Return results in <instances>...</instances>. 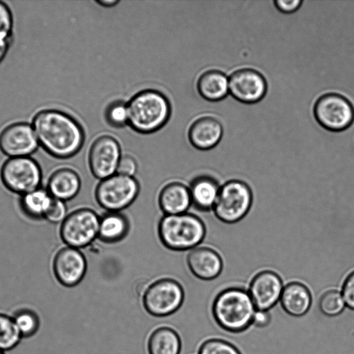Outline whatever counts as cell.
Segmentation results:
<instances>
[{
  "mask_svg": "<svg viewBox=\"0 0 354 354\" xmlns=\"http://www.w3.org/2000/svg\"><path fill=\"white\" fill-rule=\"evenodd\" d=\"M106 120L114 127H122L129 122L127 104L122 101L111 103L106 109Z\"/></svg>",
  "mask_w": 354,
  "mask_h": 354,
  "instance_id": "obj_29",
  "label": "cell"
},
{
  "mask_svg": "<svg viewBox=\"0 0 354 354\" xmlns=\"http://www.w3.org/2000/svg\"><path fill=\"white\" fill-rule=\"evenodd\" d=\"M252 203L250 187L239 180H231L221 187L213 207L215 216L226 223L241 220L249 212Z\"/></svg>",
  "mask_w": 354,
  "mask_h": 354,
  "instance_id": "obj_5",
  "label": "cell"
},
{
  "mask_svg": "<svg viewBox=\"0 0 354 354\" xmlns=\"http://www.w3.org/2000/svg\"><path fill=\"white\" fill-rule=\"evenodd\" d=\"M198 354H240L230 343L217 338L205 340L199 347Z\"/></svg>",
  "mask_w": 354,
  "mask_h": 354,
  "instance_id": "obj_30",
  "label": "cell"
},
{
  "mask_svg": "<svg viewBox=\"0 0 354 354\" xmlns=\"http://www.w3.org/2000/svg\"><path fill=\"white\" fill-rule=\"evenodd\" d=\"M0 354H5L3 351L0 350Z\"/></svg>",
  "mask_w": 354,
  "mask_h": 354,
  "instance_id": "obj_39",
  "label": "cell"
},
{
  "mask_svg": "<svg viewBox=\"0 0 354 354\" xmlns=\"http://www.w3.org/2000/svg\"><path fill=\"white\" fill-rule=\"evenodd\" d=\"M67 207L65 201L53 198L44 218L50 223H62L67 216Z\"/></svg>",
  "mask_w": 354,
  "mask_h": 354,
  "instance_id": "obj_31",
  "label": "cell"
},
{
  "mask_svg": "<svg viewBox=\"0 0 354 354\" xmlns=\"http://www.w3.org/2000/svg\"><path fill=\"white\" fill-rule=\"evenodd\" d=\"M275 7L283 13L289 14L295 12L299 9L302 1L300 0H275Z\"/></svg>",
  "mask_w": 354,
  "mask_h": 354,
  "instance_id": "obj_35",
  "label": "cell"
},
{
  "mask_svg": "<svg viewBox=\"0 0 354 354\" xmlns=\"http://www.w3.org/2000/svg\"><path fill=\"white\" fill-rule=\"evenodd\" d=\"M229 93L236 100L254 104L261 100L267 91V82L259 71L250 68L234 71L228 78Z\"/></svg>",
  "mask_w": 354,
  "mask_h": 354,
  "instance_id": "obj_12",
  "label": "cell"
},
{
  "mask_svg": "<svg viewBox=\"0 0 354 354\" xmlns=\"http://www.w3.org/2000/svg\"><path fill=\"white\" fill-rule=\"evenodd\" d=\"M139 190V183L134 177L116 173L100 180L95 189V198L108 212H119L135 201Z\"/></svg>",
  "mask_w": 354,
  "mask_h": 354,
  "instance_id": "obj_6",
  "label": "cell"
},
{
  "mask_svg": "<svg viewBox=\"0 0 354 354\" xmlns=\"http://www.w3.org/2000/svg\"><path fill=\"white\" fill-rule=\"evenodd\" d=\"M86 260L77 248L66 246L59 249L53 261V270L57 280L64 286L73 287L84 278Z\"/></svg>",
  "mask_w": 354,
  "mask_h": 354,
  "instance_id": "obj_13",
  "label": "cell"
},
{
  "mask_svg": "<svg viewBox=\"0 0 354 354\" xmlns=\"http://www.w3.org/2000/svg\"><path fill=\"white\" fill-rule=\"evenodd\" d=\"M147 348L149 354H179L181 348L180 338L173 328L159 327L151 333Z\"/></svg>",
  "mask_w": 354,
  "mask_h": 354,
  "instance_id": "obj_24",
  "label": "cell"
},
{
  "mask_svg": "<svg viewBox=\"0 0 354 354\" xmlns=\"http://www.w3.org/2000/svg\"><path fill=\"white\" fill-rule=\"evenodd\" d=\"M190 271L197 278L212 280L221 272L223 261L214 250L207 247H197L192 249L187 257Z\"/></svg>",
  "mask_w": 354,
  "mask_h": 354,
  "instance_id": "obj_16",
  "label": "cell"
},
{
  "mask_svg": "<svg viewBox=\"0 0 354 354\" xmlns=\"http://www.w3.org/2000/svg\"><path fill=\"white\" fill-rule=\"evenodd\" d=\"M270 317L268 310H256L252 324L257 327H264L270 322Z\"/></svg>",
  "mask_w": 354,
  "mask_h": 354,
  "instance_id": "obj_36",
  "label": "cell"
},
{
  "mask_svg": "<svg viewBox=\"0 0 354 354\" xmlns=\"http://www.w3.org/2000/svg\"><path fill=\"white\" fill-rule=\"evenodd\" d=\"M184 296V290L178 282L172 279H160L146 288L142 304L150 315L165 317L180 308Z\"/></svg>",
  "mask_w": 354,
  "mask_h": 354,
  "instance_id": "obj_9",
  "label": "cell"
},
{
  "mask_svg": "<svg viewBox=\"0 0 354 354\" xmlns=\"http://www.w3.org/2000/svg\"><path fill=\"white\" fill-rule=\"evenodd\" d=\"M197 89L199 94L208 101L221 100L229 92L228 78L220 71H207L199 77Z\"/></svg>",
  "mask_w": 354,
  "mask_h": 354,
  "instance_id": "obj_22",
  "label": "cell"
},
{
  "mask_svg": "<svg viewBox=\"0 0 354 354\" xmlns=\"http://www.w3.org/2000/svg\"><path fill=\"white\" fill-rule=\"evenodd\" d=\"M256 310L248 291L241 287L223 290L215 297L211 306L216 323L231 332L246 328L252 323Z\"/></svg>",
  "mask_w": 354,
  "mask_h": 354,
  "instance_id": "obj_2",
  "label": "cell"
},
{
  "mask_svg": "<svg viewBox=\"0 0 354 354\" xmlns=\"http://www.w3.org/2000/svg\"><path fill=\"white\" fill-rule=\"evenodd\" d=\"M137 169L138 165L134 158L130 155H124L119 160L116 173L133 177Z\"/></svg>",
  "mask_w": 354,
  "mask_h": 354,
  "instance_id": "obj_34",
  "label": "cell"
},
{
  "mask_svg": "<svg viewBox=\"0 0 354 354\" xmlns=\"http://www.w3.org/2000/svg\"><path fill=\"white\" fill-rule=\"evenodd\" d=\"M80 187L78 173L70 167H60L50 175L46 189L53 198L66 201L73 198Z\"/></svg>",
  "mask_w": 354,
  "mask_h": 354,
  "instance_id": "obj_18",
  "label": "cell"
},
{
  "mask_svg": "<svg viewBox=\"0 0 354 354\" xmlns=\"http://www.w3.org/2000/svg\"><path fill=\"white\" fill-rule=\"evenodd\" d=\"M12 317L22 338L33 336L39 328V318L31 310L26 308L19 310Z\"/></svg>",
  "mask_w": 354,
  "mask_h": 354,
  "instance_id": "obj_27",
  "label": "cell"
},
{
  "mask_svg": "<svg viewBox=\"0 0 354 354\" xmlns=\"http://www.w3.org/2000/svg\"><path fill=\"white\" fill-rule=\"evenodd\" d=\"M279 302L287 313L299 317L309 310L312 296L308 287L303 283L290 281L283 286Z\"/></svg>",
  "mask_w": 354,
  "mask_h": 354,
  "instance_id": "obj_20",
  "label": "cell"
},
{
  "mask_svg": "<svg viewBox=\"0 0 354 354\" xmlns=\"http://www.w3.org/2000/svg\"><path fill=\"white\" fill-rule=\"evenodd\" d=\"M32 125L39 145L54 157H71L82 146L84 133L82 127L64 112L43 110L35 116Z\"/></svg>",
  "mask_w": 354,
  "mask_h": 354,
  "instance_id": "obj_1",
  "label": "cell"
},
{
  "mask_svg": "<svg viewBox=\"0 0 354 354\" xmlns=\"http://www.w3.org/2000/svg\"><path fill=\"white\" fill-rule=\"evenodd\" d=\"M319 307L323 314L329 317L340 314L346 307L341 290L330 289L323 292L319 299Z\"/></svg>",
  "mask_w": 354,
  "mask_h": 354,
  "instance_id": "obj_28",
  "label": "cell"
},
{
  "mask_svg": "<svg viewBox=\"0 0 354 354\" xmlns=\"http://www.w3.org/2000/svg\"><path fill=\"white\" fill-rule=\"evenodd\" d=\"M129 230L127 218L119 212H108L100 218L98 238L112 243L124 239Z\"/></svg>",
  "mask_w": 354,
  "mask_h": 354,
  "instance_id": "obj_23",
  "label": "cell"
},
{
  "mask_svg": "<svg viewBox=\"0 0 354 354\" xmlns=\"http://www.w3.org/2000/svg\"><path fill=\"white\" fill-rule=\"evenodd\" d=\"M283 288V281L276 272L264 270L252 279L248 291L257 310H268L279 301Z\"/></svg>",
  "mask_w": 354,
  "mask_h": 354,
  "instance_id": "obj_15",
  "label": "cell"
},
{
  "mask_svg": "<svg viewBox=\"0 0 354 354\" xmlns=\"http://www.w3.org/2000/svg\"><path fill=\"white\" fill-rule=\"evenodd\" d=\"M96 2L104 7H111L117 4L118 0H97Z\"/></svg>",
  "mask_w": 354,
  "mask_h": 354,
  "instance_id": "obj_38",
  "label": "cell"
},
{
  "mask_svg": "<svg viewBox=\"0 0 354 354\" xmlns=\"http://www.w3.org/2000/svg\"><path fill=\"white\" fill-rule=\"evenodd\" d=\"M100 217L88 208H80L69 213L60 227V236L69 247L82 248L98 236Z\"/></svg>",
  "mask_w": 354,
  "mask_h": 354,
  "instance_id": "obj_10",
  "label": "cell"
},
{
  "mask_svg": "<svg viewBox=\"0 0 354 354\" xmlns=\"http://www.w3.org/2000/svg\"><path fill=\"white\" fill-rule=\"evenodd\" d=\"M341 292L346 306L354 309V271L351 272L344 281Z\"/></svg>",
  "mask_w": 354,
  "mask_h": 354,
  "instance_id": "obj_33",
  "label": "cell"
},
{
  "mask_svg": "<svg viewBox=\"0 0 354 354\" xmlns=\"http://www.w3.org/2000/svg\"><path fill=\"white\" fill-rule=\"evenodd\" d=\"M38 145L35 133L28 123L10 124L0 134V149L10 158L28 156L36 151Z\"/></svg>",
  "mask_w": 354,
  "mask_h": 354,
  "instance_id": "obj_14",
  "label": "cell"
},
{
  "mask_svg": "<svg viewBox=\"0 0 354 354\" xmlns=\"http://www.w3.org/2000/svg\"><path fill=\"white\" fill-rule=\"evenodd\" d=\"M313 114L318 124L330 131H342L354 120V109L349 100L341 94L328 93L315 102Z\"/></svg>",
  "mask_w": 354,
  "mask_h": 354,
  "instance_id": "obj_8",
  "label": "cell"
},
{
  "mask_svg": "<svg viewBox=\"0 0 354 354\" xmlns=\"http://www.w3.org/2000/svg\"><path fill=\"white\" fill-rule=\"evenodd\" d=\"M129 124L136 131L149 133L160 129L168 120L171 108L169 100L156 90H144L127 104Z\"/></svg>",
  "mask_w": 354,
  "mask_h": 354,
  "instance_id": "obj_3",
  "label": "cell"
},
{
  "mask_svg": "<svg viewBox=\"0 0 354 354\" xmlns=\"http://www.w3.org/2000/svg\"><path fill=\"white\" fill-rule=\"evenodd\" d=\"M21 339L12 317L0 313V350L4 352L13 349Z\"/></svg>",
  "mask_w": 354,
  "mask_h": 354,
  "instance_id": "obj_26",
  "label": "cell"
},
{
  "mask_svg": "<svg viewBox=\"0 0 354 354\" xmlns=\"http://www.w3.org/2000/svg\"><path fill=\"white\" fill-rule=\"evenodd\" d=\"M120 158V147L113 137L107 135L98 137L91 145L88 154L91 173L101 180L116 174Z\"/></svg>",
  "mask_w": 354,
  "mask_h": 354,
  "instance_id": "obj_11",
  "label": "cell"
},
{
  "mask_svg": "<svg viewBox=\"0 0 354 354\" xmlns=\"http://www.w3.org/2000/svg\"><path fill=\"white\" fill-rule=\"evenodd\" d=\"M0 176L8 190L23 195L40 187L42 172L39 164L32 158L15 157L4 162Z\"/></svg>",
  "mask_w": 354,
  "mask_h": 354,
  "instance_id": "obj_7",
  "label": "cell"
},
{
  "mask_svg": "<svg viewBox=\"0 0 354 354\" xmlns=\"http://www.w3.org/2000/svg\"><path fill=\"white\" fill-rule=\"evenodd\" d=\"M12 19L10 10L0 1V41H9Z\"/></svg>",
  "mask_w": 354,
  "mask_h": 354,
  "instance_id": "obj_32",
  "label": "cell"
},
{
  "mask_svg": "<svg viewBox=\"0 0 354 354\" xmlns=\"http://www.w3.org/2000/svg\"><path fill=\"white\" fill-rule=\"evenodd\" d=\"M223 129L215 118L203 116L196 119L190 126L188 137L191 144L198 149L208 150L221 140Z\"/></svg>",
  "mask_w": 354,
  "mask_h": 354,
  "instance_id": "obj_17",
  "label": "cell"
},
{
  "mask_svg": "<svg viewBox=\"0 0 354 354\" xmlns=\"http://www.w3.org/2000/svg\"><path fill=\"white\" fill-rule=\"evenodd\" d=\"M162 243L173 250H192L200 244L205 235V227L197 216L183 213L165 215L158 227Z\"/></svg>",
  "mask_w": 354,
  "mask_h": 354,
  "instance_id": "obj_4",
  "label": "cell"
},
{
  "mask_svg": "<svg viewBox=\"0 0 354 354\" xmlns=\"http://www.w3.org/2000/svg\"><path fill=\"white\" fill-rule=\"evenodd\" d=\"M220 187L218 182L210 176H201L194 178L189 187L192 203L199 210L213 209Z\"/></svg>",
  "mask_w": 354,
  "mask_h": 354,
  "instance_id": "obj_21",
  "label": "cell"
},
{
  "mask_svg": "<svg viewBox=\"0 0 354 354\" xmlns=\"http://www.w3.org/2000/svg\"><path fill=\"white\" fill-rule=\"evenodd\" d=\"M53 197L46 188L39 187L21 195L19 204L22 212L31 218H44Z\"/></svg>",
  "mask_w": 354,
  "mask_h": 354,
  "instance_id": "obj_25",
  "label": "cell"
},
{
  "mask_svg": "<svg viewBox=\"0 0 354 354\" xmlns=\"http://www.w3.org/2000/svg\"><path fill=\"white\" fill-rule=\"evenodd\" d=\"M158 204L165 215L185 213L192 204L189 187L178 181L167 183L159 193Z\"/></svg>",
  "mask_w": 354,
  "mask_h": 354,
  "instance_id": "obj_19",
  "label": "cell"
},
{
  "mask_svg": "<svg viewBox=\"0 0 354 354\" xmlns=\"http://www.w3.org/2000/svg\"><path fill=\"white\" fill-rule=\"evenodd\" d=\"M8 44L9 41H0V62L3 59L6 53Z\"/></svg>",
  "mask_w": 354,
  "mask_h": 354,
  "instance_id": "obj_37",
  "label": "cell"
}]
</instances>
